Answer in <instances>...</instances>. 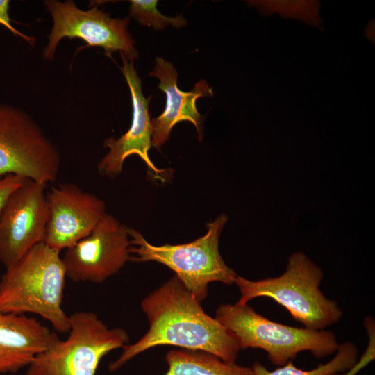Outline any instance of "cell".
<instances>
[{
    "mask_svg": "<svg viewBox=\"0 0 375 375\" xmlns=\"http://www.w3.org/2000/svg\"><path fill=\"white\" fill-rule=\"evenodd\" d=\"M141 306L149 330L136 342L122 347L120 356L109 365L111 372L159 345L206 351L226 361L235 362L238 358L240 347L235 335L204 312L176 276L146 297Z\"/></svg>",
    "mask_w": 375,
    "mask_h": 375,
    "instance_id": "6da1fadb",
    "label": "cell"
},
{
    "mask_svg": "<svg viewBox=\"0 0 375 375\" xmlns=\"http://www.w3.org/2000/svg\"><path fill=\"white\" fill-rule=\"evenodd\" d=\"M66 276L60 251L37 244L2 276L0 312L36 314L58 333H68L70 317L62 308Z\"/></svg>",
    "mask_w": 375,
    "mask_h": 375,
    "instance_id": "7a4b0ae2",
    "label": "cell"
},
{
    "mask_svg": "<svg viewBox=\"0 0 375 375\" xmlns=\"http://www.w3.org/2000/svg\"><path fill=\"white\" fill-rule=\"evenodd\" d=\"M324 273L301 252L288 258L285 272L274 278L251 281L238 276L235 283L241 294L237 302L245 305L257 297H269L283 306L305 328L323 330L340 321L342 310L335 301L319 290Z\"/></svg>",
    "mask_w": 375,
    "mask_h": 375,
    "instance_id": "3957f363",
    "label": "cell"
},
{
    "mask_svg": "<svg viewBox=\"0 0 375 375\" xmlns=\"http://www.w3.org/2000/svg\"><path fill=\"white\" fill-rule=\"evenodd\" d=\"M228 219L222 214L207 223L204 235L174 245H153L138 231L129 228L131 260L155 261L167 266L201 302L208 294L210 283L231 285L236 281L238 275L226 265L219 251V236Z\"/></svg>",
    "mask_w": 375,
    "mask_h": 375,
    "instance_id": "277c9868",
    "label": "cell"
},
{
    "mask_svg": "<svg viewBox=\"0 0 375 375\" xmlns=\"http://www.w3.org/2000/svg\"><path fill=\"white\" fill-rule=\"evenodd\" d=\"M215 318L236 337L240 349H260L276 366L292 360L301 351H310L322 358L337 351L339 346L330 331L312 330L282 324L258 314L245 304H222Z\"/></svg>",
    "mask_w": 375,
    "mask_h": 375,
    "instance_id": "5b68a950",
    "label": "cell"
},
{
    "mask_svg": "<svg viewBox=\"0 0 375 375\" xmlns=\"http://www.w3.org/2000/svg\"><path fill=\"white\" fill-rule=\"evenodd\" d=\"M67 338H58L38 354L26 375H96L101 360L129 342L126 331L109 328L90 311L70 316Z\"/></svg>",
    "mask_w": 375,
    "mask_h": 375,
    "instance_id": "8992f818",
    "label": "cell"
},
{
    "mask_svg": "<svg viewBox=\"0 0 375 375\" xmlns=\"http://www.w3.org/2000/svg\"><path fill=\"white\" fill-rule=\"evenodd\" d=\"M60 167L59 153L22 110L0 104V178L8 174L47 184Z\"/></svg>",
    "mask_w": 375,
    "mask_h": 375,
    "instance_id": "52a82bcc",
    "label": "cell"
},
{
    "mask_svg": "<svg viewBox=\"0 0 375 375\" xmlns=\"http://www.w3.org/2000/svg\"><path fill=\"white\" fill-rule=\"evenodd\" d=\"M44 4L53 19L49 42L44 50L45 59H53L58 43L63 38L82 39L87 42L85 47H101L110 58L116 51L122 53L129 61L138 57L128 30V18H112L109 13L97 7L83 10L71 0H48Z\"/></svg>",
    "mask_w": 375,
    "mask_h": 375,
    "instance_id": "ba28073f",
    "label": "cell"
},
{
    "mask_svg": "<svg viewBox=\"0 0 375 375\" xmlns=\"http://www.w3.org/2000/svg\"><path fill=\"white\" fill-rule=\"evenodd\" d=\"M129 228L106 214L85 238L67 248L62 258L74 282L101 283L131 260Z\"/></svg>",
    "mask_w": 375,
    "mask_h": 375,
    "instance_id": "9c48e42d",
    "label": "cell"
},
{
    "mask_svg": "<svg viewBox=\"0 0 375 375\" xmlns=\"http://www.w3.org/2000/svg\"><path fill=\"white\" fill-rule=\"evenodd\" d=\"M46 185L27 179L3 211L0 219V262L6 269L44 240L48 218Z\"/></svg>",
    "mask_w": 375,
    "mask_h": 375,
    "instance_id": "30bf717a",
    "label": "cell"
},
{
    "mask_svg": "<svg viewBox=\"0 0 375 375\" xmlns=\"http://www.w3.org/2000/svg\"><path fill=\"white\" fill-rule=\"evenodd\" d=\"M48 218L44 242L58 251L88 236L107 214L105 202L74 183L46 192Z\"/></svg>",
    "mask_w": 375,
    "mask_h": 375,
    "instance_id": "8fae6325",
    "label": "cell"
},
{
    "mask_svg": "<svg viewBox=\"0 0 375 375\" xmlns=\"http://www.w3.org/2000/svg\"><path fill=\"white\" fill-rule=\"evenodd\" d=\"M123 62L121 71L128 83L131 96L133 118L129 129L118 138H106L103 147L108 152L100 160L97 170L100 175L115 178L122 172L124 160L131 155H138L147 167L153 178L165 181L167 174L151 160L149 151L152 146V128L149 112L151 96L146 98L142 90V81L135 69L133 61H129L119 53Z\"/></svg>",
    "mask_w": 375,
    "mask_h": 375,
    "instance_id": "7c38bea8",
    "label": "cell"
},
{
    "mask_svg": "<svg viewBox=\"0 0 375 375\" xmlns=\"http://www.w3.org/2000/svg\"><path fill=\"white\" fill-rule=\"evenodd\" d=\"M149 76L159 81L158 89L166 96L164 111L151 120L152 145L157 149L169 139L173 127L178 122L188 121L197 129L200 142L203 138V116L196 106L200 97H212V88L204 80L198 81L190 92L181 90L177 85L178 72L175 67L161 57H157Z\"/></svg>",
    "mask_w": 375,
    "mask_h": 375,
    "instance_id": "4fadbf2b",
    "label": "cell"
},
{
    "mask_svg": "<svg viewBox=\"0 0 375 375\" xmlns=\"http://www.w3.org/2000/svg\"><path fill=\"white\" fill-rule=\"evenodd\" d=\"M58 338L34 317L0 312V374L28 367Z\"/></svg>",
    "mask_w": 375,
    "mask_h": 375,
    "instance_id": "5bb4252c",
    "label": "cell"
},
{
    "mask_svg": "<svg viewBox=\"0 0 375 375\" xmlns=\"http://www.w3.org/2000/svg\"><path fill=\"white\" fill-rule=\"evenodd\" d=\"M165 360L168 369L163 375H256L252 367L202 351L172 350Z\"/></svg>",
    "mask_w": 375,
    "mask_h": 375,
    "instance_id": "9a60e30c",
    "label": "cell"
},
{
    "mask_svg": "<svg viewBox=\"0 0 375 375\" xmlns=\"http://www.w3.org/2000/svg\"><path fill=\"white\" fill-rule=\"evenodd\" d=\"M358 356L356 345L351 342H346L339 344L335 356L330 361L310 370L297 367L291 360L274 370H269L258 362L253 365L252 369L256 375H331L351 369L357 362Z\"/></svg>",
    "mask_w": 375,
    "mask_h": 375,
    "instance_id": "2e32d148",
    "label": "cell"
},
{
    "mask_svg": "<svg viewBox=\"0 0 375 375\" xmlns=\"http://www.w3.org/2000/svg\"><path fill=\"white\" fill-rule=\"evenodd\" d=\"M251 6L256 7L262 15L277 12L288 18L304 21L318 27L322 22L319 15V3L316 1H251Z\"/></svg>",
    "mask_w": 375,
    "mask_h": 375,
    "instance_id": "e0dca14e",
    "label": "cell"
},
{
    "mask_svg": "<svg viewBox=\"0 0 375 375\" xmlns=\"http://www.w3.org/2000/svg\"><path fill=\"white\" fill-rule=\"evenodd\" d=\"M157 0H131L130 16L141 25L156 31H162L167 26L180 28L186 26L188 22L182 15L174 17L160 13L156 6Z\"/></svg>",
    "mask_w": 375,
    "mask_h": 375,
    "instance_id": "ac0fdd59",
    "label": "cell"
},
{
    "mask_svg": "<svg viewBox=\"0 0 375 375\" xmlns=\"http://www.w3.org/2000/svg\"><path fill=\"white\" fill-rule=\"evenodd\" d=\"M363 325L367 335L368 344L361 357L349 370L343 373L331 375H356L375 359V322L374 318L366 317L363 321Z\"/></svg>",
    "mask_w": 375,
    "mask_h": 375,
    "instance_id": "d6986e66",
    "label": "cell"
},
{
    "mask_svg": "<svg viewBox=\"0 0 375 375\" xmlns=\"http://www.w3.org/2000/svg\"><path fill=\"white\" fill-rule=\"evenodd\" d=\"M26 180L14 174H8L0 178V219L12 195Z\"/></svg>",
    "mask_w": 375,
    "mask_h": 375,
    "instance_id": "ffe728a7",
    "label": "cell"
},
{
    "mask_svg": "<svg viewBox=\"0 0 375 375\" xmlns=\"http://www.w3.org/2000/svg\"><path fill=\"white\" fill-rule=\"evenodd\" d=\"M10 1L0 0V25L5 26L13 34L23 38L31 45L35 43L33 37L28 36L21 33L11 24V19L9 16Z\"/></svg>",
    "mask_w": 375,
    "mask_h": 375,
    "instance_id": "44dd1931",
    "label": "cell"
}]
</instances>
